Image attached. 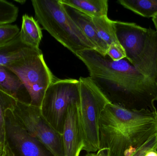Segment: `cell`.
I'll return each instance as SVG.
<instances>
[{"label":"cell","mask_w":157,"mask_h":156,"mask_svg":"<svg viewBox=\"0 0 157 156\" xmlns=\"http://www.w3.org/2000/svg\"><path fill=\"white\" fill-rule=\"evenodd\" d=\"M145 156H157V150H152L149 151Z\"/></svg>","instance_id":"cell-24"},{"label":"cell","mask_w":157,"mask_h":156,"mask_svg":"<svg viewBox=\"0 0 157 156\" xmlns=\"http://www.w3.org/2000/svg\"><path fill=\"white\" fill-rule=\"evenodd\" d=\"M11 108L22 126L54 156H64L62 135L42 115L40 107L13 99Z\"/></svg>","instance_id":"cell-7"},{"label":"cell","mask_w":157,"mask_h":156,"mask_svg":"<svg viewBox=\"0 0 157 156\" xmlns=\"http://www.w3.org/2000/svg\"><path fill=\"white\" fill-rule=\"evenodd\" d=\"M19 32L20 29L17 25L8 24L0 26V46L13 40Z\"/></svg>","instance_id":"cell-19"},{"label":"cell","mask_w":157,"mask_h":156,"mask_svg":"<svg viewBox=\"0 0 157 156\" xmlns=\"http://www.w3.org/2000/svg\"><path fill=\"white\" fill-rule=\"evenodd\" d=\"M63 5L68 14L81 29L87 38L94 45L96 51L104 56H107L109 47L98 35L92 17L69 5L65 4Z\"/></svg>","instance_id":"cell-11"},{"label":"cell","mask_w":157,"mask_h":156,"mask_svg":"<svg viewBox=\"0 0 157 156\" xmlns=\"http://www.w3.org/2000/svg\"><path fill=\"white\" fill-rule=\"evenodd\" d=\"M19 35L21 41L27 45L39 48L43 36L42 30L37 21L32 16L27 14L23 16Z\"/></svg>","instance_id":"cell-15"},{"label":"cell","mask_w":157,"mask_h":156,"mask_svg":"<svg viewBox=\"0 0 157 156\" xmlns=\"http://www.w3.org/2000/svg\"><path fill=\"white\" fill-rule=\"evenodd\" d=\"M79 99L72 103L67 109L62 139L64 156H79L83 151V139L79 121Z\"/></svg>","instance_id":"cell-10"},{"label":"cell","mask_w":157,"mask_h":156,"mask_svg":"<svg viewBox=\"0 0 157 156\" xmlns=\"http://www.w3.org/2000/svg\"><path fill=\"white\" fill-rule=\"evenodd\" d=\"M92 20L98 35L109 47L112 44L120 43L116 35L114 21L108 16L92 17Z\"/></svg>","instance_id":"cell-17"},{"label":"cell","mask_w":157,"mask_h":156,"mask_svg":"<svg viewBox=\"0 0 157 156\" xmlns=\"http://www.w3.org/2000/svg\"><path fill=\"white\" fill-rule=\"evenodd\" d=\"M5 144L14 156H54L30 134L17 119L11 108L3 109Z\"/></svg>","instance_id":"cell-9"},{"label":"cell","mask_w":157,"mask_h":156,"mask_svg":"<svg viewBox=\"0 0 157 156\" xmlns=\"http://www.w3.org/2000/svg\"><path fill=\"white\" fill-rule=\"evenodd\" d=\"M117 2L143 17L153 18L157 15V0H119Z\"/></svg>","instance_id":"cell-16"},{"label":"cell","mask_w":157,"mask_h":156,"mask_svg":"<svg viewBox=\"0 0 157 156\" xmlns=\"http://www.w3.org/2000/svg\"><path fill=\"white\" fill-rule=\"evenodd\" d=\"M14 1L20 4H24L26 2L25 0H15Z\"/></svg>","instance_id":"cell-26"},{"label":"cell","mask_w":157,"mask_h":156,"mask_svg":"<svg viewBox=\"0 0 157 156\" xmlns=\"http://www.w3.org/2000/svg\"><path fill=\"white\" fill-rule=\"evenodd\" d=\"M78 114L83 139V151L99 149V122L102 111L110 101L89 77H80Z\"/></svg>","instance_id":"cell-5"},{"label":"cell","mask_w":157,"mask_h":156,"mask_svg":"<svg viewBox=\"0 0 157 156\" xmlns=\"http://www.w3.org/2000/svg\"><path fill=\"white\" fill-rule=\"evenodd\" d=\"M76 56L112 103L140 111L150 108L156 100V82L143 75L126 58L113 61L92 49L80 51Z\"/></svg>","instance_id":"cell-1"},{"label":"cell","mask_w":157,"mask_h":156,"mask_svg":"<svg viewBox=\"0 0 157 156\" xmlns=\"http://www.w3.org/2000/svg\"><path fill=\"white\" fill-rule=\"evenodd\" d=\"M107 56L113 61H119L126 57L125 50L120 43L110 45L107 51Z\"/></svg>","instance_id":"cell-21"},{"label":"cell","mask_w":157,"mask_h":156,"mask_svg":"<svg viewBox=\"0 0 157 156\" xmlns=\"http://www.w3.org/2000/svg\"><path fill=\"white\" fill-rule=\"evenodd\" d=\"M152 21L154 23V25H155V27L156 28V31L157 32V15L154 16L152 18Z\"/></svg>","instance_id":"cell-25"},{"label":"cell","mask_w":157,"mask_h":156,"mask_svg":"<svg viewBox=\"0 0 157 156\" xmlns=\"http://www.w3.org/2000/svg\"><path fill=\"white\" fill-rule=\"evenodd\" d=\"M18 8L6 0H0V26L15 22L18 16Z\"/></svg>","instance_id":"cell-18"},{"label":"cell","mask_w":157,"mask_h":156,"mask_svg":"<svg viewBox=\"0 0 157 156\" xmlns=\"http://www.w3.org/2000/svg\"><path fill=\"white\" fill-rule=\"evenodd\" d=\"M0 90L17 100L30 103L29 93L21 80L5 66H0Z\"/></svg>","instance_id":"cell-12"},{"label":"cell","mask_w":157,"mask_h":156,"mask_svg":"<svg viewBox=\"0 0 157 156\" xmlns=\"http://www.w3.org/2000/svg\"><path fill=\"white\" fill-rule=\"evenodd\" d=\"M84 156H98L96 153H87Z\"/></svg>","instance_id":"cell-27"},{"label":"cell","mask_w":157,"mask_h":156,"mask_svg":"<svg viewBox=\"0 0 157 156\" xmlns=\"http://www.w3.org/2000/svg\"><path fill=\"white\" fill-rule=\"evenodd\" d=\"M156 85H157V82H156Z\"/></svg>","instance_id":"cell-28"},{"label":"cell","mask_w":157,"mask_h":156,"mask_svg":"<svg viewBox=\"0 0 157 156\" xmlns=\"http://www.w3.org/2000/svg\"><path fill=\"white\" fill-rule=\"evenodd\" d=\"M79 99V82L75 79L55 78L47 89L40 108L42 115L61 135L69 105Z\"/></svg>","instance_id":"cell-8"},{"label":"cell","mask_w":157,"mask_h":156,"mask_svg":"<svg viewBox=\"0 0 157 156\" xmlns=\"http://www.w3.org/2000/svg\"><path fill=\"white\" fill-rule=\"evenodd\" d=\"M152 150H157V133L143 144L130 156H145Z\"/></svg>","instance_id":"cell-20"},{"label":"cell","mask_w":157,"mask_h":156,"mask_svg":"<svg viewBox=\"0 0 157 156\" xmlns=\"http://www.w3.org/2000/svg\"><path fill=\"white\" fill-rule=\"evenodd\" d=\"M0 142L3 146L5 145V130L4 116L2 102L0 100Z\"/></svg>","instance_id":"cell-22"},{"label":"cell","mask_w":157,"mask_h":156,"mask_svg":"<svg viewBox=\"0 0 157 156\" xmlns=\"http://www.w3.org/2000/svg\"><path fill=\"white\" fill-rule=\"evenodd\" d=\"M91 17L108 16L109 5L107 0H60Z\"/></svg>","instance_id":"cell-14"},{"label":"cell","mask_w":157,"mask_h":156,"mask_svg":"<svg viewBox=\"0 0 157 156\" xmlns=\"http://www.w3.org/2000/svg\"><path fill=\"white\" fill-rule=\"evenodd\" d=\"M157 133V111L108 103L101 114L98 156H130Z\"/></svg>","instance_id":"cell-2"},{"label":"cell","mask_w":157,"mask_h":156,"mask_svg":"<svg viewBox=\"0 0 157 156\" xmlns=\"http://www.w3.org/2000/svg\"><path fill=\"white\" fill-rule=\"evenodd\" d=\"M2 156H14L13 155L7 145L5 144L4 146L3 152Z\"/></svg>","instance_id":"cell-23"},{"label":"cell","mask_w":157,"mask_h":156,"mask_svg":"<svg viewBox=\"0 0 157 156\" xmlns=\"http://www.w3.org/2000/svg\"><path fill=\"white\" fill-rule=\"evenodd\" d=\"M116 35L126 59L141 73L157 81V32L134 23L114 21Z\"/></svg>","instance_id":"cell-4"},{"label":"cell","mask_w":157,"mask_h":156,"mask_svg":"<svg viewBox=\"0 0 157 156\" xmlns=\"http://www.w3.org/2000/svg\"><path fill=\"white\" fill-rule=\"evenodd\" d=\"M31 3L39 24L75 55L85 49L96 50L60 0H32Z\"/></svg>","instance_id":"cell-3"},{"label":"cell","mask_w":157,"mask_h":156,"mask_svg":"<svg viewBox=\"0 0 157 156\" xmlns=\"http://www.w3.org/2000/svg\"><path fill=\"white\" fill-rule=\"evenodd\" d=\"M34 48L24 44L19 33L13 40L0 46V66H6L28 54Z\"/></svg>","instance_id":"cell-13"},{"label":"cell","mask_w":157,"mask_h":156,"mask_svg":"<svg viewBox=\"0 0 157 156\" xmlns=\"http://www.w3.org/2000/svg\"><path fill=\"white\" fill-rule=\"evenodd\" d=\"M17 75L26 88L31 105L40 107L45 93L55 80L42 51L33 48L27 55L6 66Z\"/></svg>","instance_id":"cell-6"},{"label":"cell","mask_w":157,"mask_h":156,"mask_svg":"<svg viewBox=\"0 0 157 156\" xmlns=\"http://www.w3.org/2000/svg\"><path fill=\"white\" fill-rule=\"evenodd\" d=\"M0 143H1V142H0ZM1 144H2V143H1Z\"/></svg>","instance_id":"cell-29"}]
</instances>
